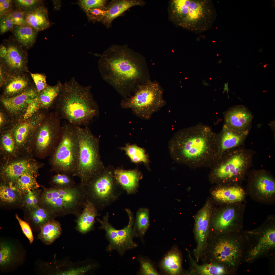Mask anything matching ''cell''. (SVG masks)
I'll list each match as a JSON object with an SVG mask.
<instances>
[{
  "label": "cell",
  "instance_id": "obj_1",
  "mask_svg": "<svg viewBox=\"0 0 275 275\" xmlns=\"http://www.w3.org/2000/svg\"><path fill=\"white\" fill-rule=\"evenodd\" d=\"M216 135L210 127L202 124L180 130L169 141L171 156L190 168H210L218 158Z\"/></svg>",
  "mask_w": 275,
  "mask_h": 275
},
{
  "label": "cell",
  "instance_id": "obj_2",
  "mask_svg": "<svg viewBox=\"0 0 275 275\" xmlns=\"http://www.w3.org/2000/svg\"><path fill=\"white\" fill-rule=\"evenodd\" d=\"M139 56L126 44L112 45L102 54L98 62L103 79L126 99L143 76Z\"/></svg>",
  "mask_w": 275,
  "mask_h": 275
},
{
  "label": "cell",
  "instance_id": "obj_3",
  "mask_svg": "<svg viewBox=\"0 0 275 275\" xmlns=\"http://www.w3.org/2000/svg\"><path fill=\"white\" fill-rule=\"evenodd\" d=\"M91 87L81 85L72 77L63 84L52 109L61 119L74 126H87L99 112L91 91Z\"/></svg>",
  "mask_w": 275,
  "mask_h": 275
},
{
  "label": "cell",
  "instance_id": "obj_4",
  "mask_svg": "<svg viewBox=\"0 0 275 275\" xmlns=\"http://www.w3.org/2000/svg\"><path fill=\"white\" fill-rule=\"evenodd\" d=\"M168 10L169 19L176 26L196 33L210 29L216 16L209 0H170Z\"/></svg>",
  "mask_w": 275,
  "mask_h": 275
},
{
  "label": "cell",
  "instance_id": "obj_5",
  "mask_svg": "<svg viewBox=\"0 0 275 275\" xmlns=\"http://www.w3.org/2000/svg\"><path fill=\"white\" fill-rule=\"evenodd\" d=\"M254 153L243 146L223 154L210 168L211 180L219 186H241L252 166Z\"/></svg>",
  "mask_w": 275,
  "mask_h": 275
},
{
  "label": "cell",
  "instance_id": "obj_6",
  "mask_svg": "<svg viewBox=\"0 0 275 275\" xmlns=\"http://www.w3.org/2000/svg\"><path fill=\"white\" fill-rule=\"evenodd\" d=\"M40 200L42 206L56 217L72 214L77 217L87 201L83 187L80 183L66 188H45Z\"/></svg>",
  "mask_w": 275,
  "mask_h": 275
},
{
  "label": "cell",
  "instance_id": "obj_7",
  "mask_svg": "<svg viewBox=\"0 0 275 275\" xmlns=\"http://www.w3.org/2000/svg\"><path fill=\"white\" fill-rule=\"evenodd\" d=\"M79 144L77 167L74 176L79 179L81 185L102 171L99 153V140L87 126L75 127Z\"/></svg>",
  "mask_w": 275,
  "mask_h": 275
},
{
  "label": "cell",
  "instance_id": "obj_8",
  "mask_svg": "<svg viewBox=\"0 0 275 275\" xmlns=\"http://www.w3.org/2000/svg\"><path fill=\"white\" fill-rule=\"evenodd\" d=\"M61 120L54 111L44 112L33 120L34 129L30 140L45 156L52 154L61 140Z\"/></svg>",
  "mask_w": 275,
  "mask_h": 275
},
{
  "label": "cell",
  "instance_id": "obj_9",
  "mask_svg": "<svg viewBox=\"0 0 275 275\" xmlns=\"http://www.w3.org/2000/svg\"><path fill=\"white\" fill-rule=\"evenodd\" d=\"M81 185L87 201L91 203L99 211L117 200L125 191L114 174L102 171Z\"/></svg>",
  "mask_w": 275,
  "mask_h": 275
},
{
  "label": "cell",
  "instance_id": "obj_10",
  "mask_svg": "<svg viewBox=\"0 0 275 275\" xmlns=\"http://www.w3.org/2000/svg\"><path fill=\"white\" fill-rule=\"evenodd\" d=\"M165 104L163 92L159 86L150 82L139 85L134 94L122 99L120 105L122 108L130 109L137 116L146 120Z\"/></svg>",
  "mask_w": 275,
  "mask_h": 275
},
{
  "label": "cell",
  "instance_id": "obj_11",
  "mask_svg": "<svg viewBox=\"0 0 275 275\" xmlns=\"http://www.w3.org/2000/svg\"><path fill=\"white\" fill-rule=\"evenodd\" d=\"M61 140L52 153V167L58 173H64L73 176L77 169L79 153V144L75 127L65 121L62 124Z\"/></svg>",
  "mask_w": 275,
  "mask_h": 275
},
{
  "label": "cell",
  "instance_id": "obj_12",
  "mask_svg": "<svg viewBox=\"0 0 275 275\" xmlns=\"http://www.w3.org/2000/svg\"><path fill=\"white\" fill-rule=\"evenodd\" d=\"M246 248L244 260L252 263L272 254L275 248V216L268 215L264 222L254 229L244 231Z\"/></svg>",
  "mask_w": 275,
  "mask_h": 275
},
{
  "label": "cell",
  "instance_id": "obj_13",
  "mask_svg": "<svg viewBox=\"0 0 275 275\" xmlns=\"http://www.w3.org/2000/svg\"><path fill=\"white\" fill-rule=\"evenodd\" d=\"M246 244L244 232L232 233L230 236L218 239L212 254L217 263L233 272L244 260Z\"/></svg>",
  "mask_w": 275,
  "mask_h": 275
},
{
  "label": "cell",
  "instance_id": "obj_14",
  "mask_svg": "<svg viewBox=\"0 0 275 275\" xmlns=\"http://www.w3.org/2000/svg\"><path fill=\"white\" fill-rule=\"evenodd\" d=\"M126 211L129 217L128 224L120 230L116 229L110 224L107 213L102 219H97L100 224L99 229L105 231L106 237L109 242L106 251L110 252L116 250L121 256L127 251L138 246L133 240L135 236L133 230L134 218L133 213L129 209H126Z\"/></svg>",
  "mask_w": 275,
  "mask_h": 275
},
{
  "label": "cell",
  "instance_id": "obj_15",
  "mask_svg": "<svg viewBox=\"0 0 275 275\" xmlns=\"http://www.w3.org/2000/svg\"><path fill=\"white\" fill-rule=\"evenodd\" d=\"M245 191L251 199L261 204L275 203V178L269 171L264 169L250 170Z\"/></svg>",
  "mask_w": 275,
  "mask_h": 275
},
{
  "label": "cell",
  "instance_id": "obj_16",
  "mask_svg": "<svg viewBox=\"0 0 275 275\" xmlns=\"http://www.w3.org/2000/svg\"><path fill=\"white\" fill-rule=\"evenodd\" d=\"M218 212L213 222L216 231L220 233L239 232L243 227L245 209L243 202L225 204Z\"/></svg>",
  "mask_w": 275,
  "mask_h": 275
},
{
  "label": "cell",
  "instance_id": "obj_17",
  "mask_svg": "<svg viewBox=\"0 0 275 275\" xmlns=\"http://www.w3.org/2000/svg\"><path fill=\"white\" fill-rule=\"evenodd\" d=\"M6 48V56L0 59V64L8 77L28 72V56L25 48L13 39L3 44Z\"/></svg>",
  "mask_w": 275,
  "mask_h": 275
},
{
  "label": "cell",
  "instance_id": "obj_18",
  "mask_svg": "<svg viewBox=\"0 0 275 275\" xmlns=\"http://www.w3.org/2000/svg\"><path fill=\"white\" fill-rule=\"evenodd\" d=\"M39 93L35 85L22 93L10 98H0L1 106L15 124L22 120L29 104Z\"/></svg>",
  "mask_w": 275,
  "mask_h": 275
},
{
  "label": "cell",
  "instance_id": "obj_19",
  "mask_svg": "<svg viewBox=\"0 0 275 275\" xmlns=\"http://www.w3.org/2000/svg\"><path fill=\"white\" fill-rule=\"evenodd\" d=\"M212 211L211 204L207 202L199 211L195 218V234L197 243L195 255L198 261L206 244Z\"/></svg>",
  "mask_w": 275,
  "mask_h": 275
},
{
  "label": "cell",
  "instance_id": "obj_20",
  "mask_svg": "<svg viewBox=\"0 0 275 275\" xmlns=\"http://www.w3.org/2000/svg\"><path fill=\"white\" fill-rule=\"evenodd\" d=\"M225 124L228 128L242 132H249L253 118L252 113L244 105L235 106L224 114Z\"/></svg>",
  "mask_w": 275,
  "mask_h": 275
},
{
  "label": "cell",
  "instance_id": "obj_21",
  "mask_svg": "<svg viewBox=\"0 0 275 275\" xmlns=\"http://www.w3.org/2000/svg\"><path fill=\"white\" fill-rule=\"evenodd\" d=\"M249 132L237 131L228 128L224 124L221 131L216 133L218 158L226 152L243 146Z\"/></svg>",
  "mask_w": 275,
  "mask_h": 275
},
{
  "label": "cell",
  "instance_id": "obj_22",
  "mask_svg": "<svg viewBox=\"0 0 275 275\" xmlns=\"http://www.w3.org/2000/svg\"><path fill=\"white\" fill-rule=\"evenodd\" d=\"M145 4V2L141 0H112L103 7L106 13L100 22L108 29L111 26L113 20L128 9L135 6H143Z\"/></svg>",
  "mask_w": 275,
  "mask_h": 275
},
{
  "label": "cell",
  "instance_id": "obj_23",
  "mask_svg": "<svg viewBox=\"0 0 275 275\" xmlns=\"http://www.w3.org/2000/svg\"><path fill=\"white\" fill-rule=\"evenodd\" d=\"M27 73L8 77L1 88L2 91L0 98H10L16 96L34 85Z\"/></svg>",
  "mask_w": 275,
  "mask_h": 275
},
{
  "label": "cell",
  "instance_id": "obj_24",
  "mask_svg": "<svg viewBox=\"0 0 275 275\" xmlns=\"http://www.w3.org/2000/svg\"><path fill=\"white\" fill-rule=\"evenodd\" d=\"M212 194L216 200L223 204L244 202L246 195L245 190L240 185H219Z\"/></svg>",
  "mask_w": 275,
  "mask_h": 275
},
{
  "label": "cell",
  "instance_id": "obj_25",
  "mask_svg": "<svg viewBox=\"0 0 275 275\" xmlns=\"http://www.w3.org/2000/svg\"><path fill=\"white\" fill-rule=\"evenodd\" d=\"M117 182L128 194L136 193L139 186V181L142 177V174L136 170H117L114 173Z\"/></svg>",
  "mask_w": 275,
  "mask_h": 275
},
{
  "label": "cell",
  "instance_id": "obj_26",
  "mask_svg": "<svg viewBox=\"0 0 275 275\" xmlns=\"http://www.w3.org/2000/svg\"><path fill=\"white\" fill-rule=\"evenodd\" d=\"M25 24L38 32L45 30L50 25L47 9L43 5L32 10L25 12Z\"/></svg>",
  "mask_w": 275,
  "mask_h": 275
},
{
  "label": "cell",
  "instance_id": "obj_27",
  "mask_svg": "<svg viewBox=\"0 0 275 275\" xmlns=\"http://www.w3.org/2000/svg\"><path fill=\"white\" fill-rule=\"evenodd\" d=\"M13 39L25 49L31 48L35 42L38 32L25 24L15 25L11 31Z\"/></svg>",
  "mask_w": 275,
  "mask_h": 275
},
{
  "label": "cell",
  "instance_id": "obj_28",
  "mask_svg": "<svg viewBox=\"0 0 275 275\" xmlns=\"http://www.w3.org/2000/svg\"><path fill=\"white\" fill-rule=\"evenodd\" d=\"M98 212L94 205L87 201L82 212L77 217L76 226L77 230L82 233L90 231L93 228Z\"/></svg>",
  "mask_w": 275,
  "mask_h": 275
},
{
  "label": "cell",
  "instance_id": "obj_29",
  "mask_svg": "<svg viewBox=\"0 0 275 275\" xmlns=\"http://www.w3.org/2000/svg\"><path fill=\"white\" fill-rule=\"evenodd\" d=\"M34 129V124L30 118L17 123L11 130L16 144L23 145L31 140Z\"/></svg>",
  "mask_w": 275,
  "mask_h": 275
},
{
  "label": "cell",
  "instance_id": "obj_30",
  "mask_svg": "<svg viewBox=\"0 0 275 275\" xmlns=\"http://www.w3.org/2000/svg\"><path fill=\"white\" fill-rule=\"evenodd\" d=\"M38 238L46 245L52 243L61 235L62 228L60 223L54 219L50 220L41 226Z\"/></svg>",
  "mask_w": 275,
  "mask_h": 275
},
{
  "label": "cell",
  "instance_id": "obj_31",
  "mask_svg": "<svg viewBox=\"0 0 275 275\" xmlns=\"http://www.w3.org/2000/svg\"><path fill=\"white\" fill-rule=\"evenodd\" d=\"M62 85L58 81L54 86L48 85L39 93L37 98L41 109L49 111L52 109L54 102L60 93Z\"/></svg>",
  "mask_w": 275,
  "mask_h": 275
},
{
  "label": "cell",
  "instance_id": "obj_32",
  "mask_svg": "<svg viewBox=\"0 0 275 275\" xmlns=\"http://www.w3.org/2000/svg\"><path fill=\"white\" fill-rule=\"evenodd\" d=\"M181 258L179 254L175 250L169 251L162 260L161 268L167 274L178 275L182 270Z\"/></svg>",
  "mask_w": 275,
  "mask_h": 275
},
{
  "label": "cell",
  "instance_id": "obj_33",
  "mask_svg": "<svg viewBox=\"0 0 275 275\" xmlns=\"http://www.w3.org/2000/svg\"><path fill=\"white\" fill-rule=\"evenodd\" d=\"M32 167V165L25 160L15 162L5 168L4 170V175L10 182H15L24 173L33 171Z\"/></svg>",
  "mask_w": 275,
  "mask_h": 275
},
{
  "label": "cell",
  "instance_id": "obj_34",
  "mask_svg": "<svg viewBox=\"0 0 275 275\" xmlns=\"http://www.w3.org/2000/svg\"><path fill=\"white\" fill-rule=\"evenodd\" d=\"M12 184V182H10L9 186L2 185L0 186V200L4 204H18L22 200V194Z\"/></svg>",
  "mask_w": 275,
  "mask_h": 275
},
{
  "label": "cell",
  "instance_id": "obj_35",
  "mask_svg": "<svg viewBox=\"0 0 275 275\" xmlns=\"http://www.w3.org/2000/svg\"><path fill=\"white\" fill-rule=\"evenodd\" d=\"M16 249L11 242L3 241L0 244V266L7 268L17 260Z\"/></svg>",
  "mask_w": 275,
  "mask_h": 275
},
{
  "label": "cell",
  "instance_id": "obj_36",
  "mask_svg": "<svg viewBox=\"0 0 275 275\" xmlns=\"http://www.w3.org/2000/svg\"><path fill=\"white\" fill-rule=\"evenodd\" d=\"M149 224V212L146 208L137 211L133 230L135 236L142 237L145 234Z\"/></svg>",
  "mask_w": 275,
  "mask_h": 275
},
{
  "label": "cell",
  "instance_id": "obj_37",
  "mask_svg": "<svg viewBox=\"0 0 275 275\" xmlns=\"http://www.w3.org/2000/svg\"><path fill=\"white\" fill-rule=\"evenodd\" d=\"M34 171H28L21 175L15 182V186L24 195L34 190L39 186L33 174Z\"/></svg>",
  "mask_w": 275,
  "mask_h": 275
},
{
  "label": "cell",
  "instance_id": "obj_38",
  "mask_svg": "<svg viewBox=\"0 0 275 275\" xmlns=\"http://www.w3.org/2000/svg\"><path fill=\"white\" fill-rule=\"evenodd\" d=\"M30 218L33 224L39 228L48 221L56 216L49 210L42 206L31 210Z\"/></svg>",
  "mask_w": 275,
  "mask_h": 275
},
{
  "label": "cell",
  "instance_id": "obj_39",
  "mask_svg": "<svg viewBox=\"0 0 275 275\" xmlns=\"http://www.w3.org/2000/svg\"><path fill=\"white\" fill-rule=\"evenodd\" d=\"M195 270L198 274L202 275H223L228 273V270L225 267L218 263L206 264L202 265L197 264L191 258Z\"/></svg>",
  "mask_w": 275,
  "mask_h": 275
},
{
  "label": "cell",
  "instance_id": "obj_40",
  "mask_svg": "<svg viewBox=\"0 0 275 275\" xmlns=\"http://www.w3.org/2000/svg\"><path fill=\"white\" fill-rule=\"evenodd\" d=\"M127 155L135 163L143 162L148 165L149 160L145 150L136 145H127L123 148Z\"/></svg>",
  "mask_w": 275,
  "mask_h": 275
},
{
  "label": "cell",
  "instance_id": "obj_41",
  "mask_svg": "<svg viewBox=\"0 0 275 275\" xmlns=\"http://www.w3.org/2000/svg\"><path fill=\"white\" fill-rule=\"evenodd\" d=\"M71 175L64 173H58L52 177L51 183L52 187L64 188L74 186L76 184Z\"/></svg>",
  "mask_w": 275,
  "mask_h": 275
},
{
  "label": "cell",
  "instance_id": "obj_42",
  "mask_svg": "<svg viewBox=\"0 0 275 275\" xmlns=\"http://www.w3.org/2000/svg\"><path fill=\"white\" fill-rule=\"evenodd\" d=\"M13 2L16 8L26 12L43 5V1L40 0H15Z\"/></svg>",
  "mask_w": 275,
  "mask_h": 275
},
{
  "label": "cell",
  "instance_id": "obj_43",
  "mask_svg": "<svg viewBox=\"0 0 275 275\" xmlns=\"http://www.w3.org/2000/svg\"><path fill=\"white\" fill-rule=\"evenodd\" d=\"M2 132L3 133L1 136V141L3 148L8 152L12 153L15 148L16 144L11 130Z\"/></svg>",
  "mask_w": 275,
  "mask_h": 275
},
{
  "label": "cell",
  "instance_id": "obj_44",
  "mask_svg": "<svg viewBox=\"0 0 275 275\" xmlns=\"http://www.w3.org/2000/svg\"><path fill=\"white\" fill-rule=\"evenodd\" d=\"M35 190L24 194L23 199L24 204L30 210L39 206V193Z\"/></svg>",
  "mask_w": 275,
  "mask_h": 275
},
{
  "label": "cell",
  "instance_id": "obj_45",
  "mask_svg": "<svg viewBox=\"0 0 275 275\" xmlns=\"http://www.w3.org/2000/svg\"><path fill=\"white\" fill-rule=\"evenodd\" d=\"M105 0H81L78 4L81 8L86 12L91 9L104 7L107 2Z\"/></svg>",
  "mask_w": 275,
  "mask_h": 275
},
{
  "label": "cell",
  "instance_id": "obj_46",
  "mask_svg": "<svg viewBox=\"0 0 275 275\" xmlns=\"http://www.w3.org/2000/svg\"><path fill=\"white\" fill-rule=\"evenodd\" d=\"M1 106L0 109V129L1 131L11 130L16 124Z\"/></svg>",
  "mask_w": 275,
  "mask_h": 275
},
{
  "label": "cell",
  "instance_id": "obj_47",
  "mask_svg": "<svg viewBox=\"0 0 275 275\" xmlns=\"http://www.w3.org/2000/svg\"><path fill=\"white\" fill-rule=\"evenodd\" d=\"M33 80L35 85L39 93L48 85L46 82V77L41 73H32L28 72Z\"/></svg>",
  "mask_w": 275,
  "mask_h": 275
},
{
  "label": "cell",
  "instance_id": "obj_48",
  "mask_svg": "<svg viewBox=\"0 0 275 275\" xmlns=\"http://www.w3.org/2000/svg\"><path fill=\"white\" fill-rule=\"evenodd\" d=\"M140 274L144 275H158V273L151 263L142 258L139 259Z\"/></svg>",
  "mask_w": 275,
  "mask_h": 275
},
{
  "label": "cell",
  "instance_id": "obj_49",
  "mask_svg": "<svg viewBox=\"0 0 275 275\" xmlns=\"http://www.w3.org/2000/svg\"><path fill=\"white\" fill-rule=\"evenodd\" d=\"M15 25L12 23L10 13L0 17V33L2 35L12 31Z\"/></svg>",
  "mask_w": 275,
  "mask_h": 275
},
{
  "label": "cell",
  "instance_id": "obj_50",
  "mask_svg": "<svg viewBox=\"0 0 275 275\" xmlns=\"http://www.w3.org/2000/svg\"><path fill=\"white\" fill-rule=\"evenodd\" d=\"M103 7L91 9L86 12L88 19L93 22H100L106 13Z\"/></svg>",
  "mask_w": 275,
  "mask_h": 275
},
{
  "label": "cell",
  "instance_id": "obj_51",
  "mask_svg": "<svg viewBox=\"0 0 275 275\" xmlns=\"http://www.w3.org/2000/svg\"><path fill=\"white\" fill-rule=\"evenodd\" d=\"M26 12L16 8L10 13L12 23L15 25H20L25 24V15Z\"/></svg>",
  "mask_w": 275,
  "mask_h": 275
},
{
  "label": "cell",
  "instance_id": "obj_52",
  "mask_svg": "<svg viewBox=\"0 0 275 275\" xmlns=\"http://www.w3.org/2000/svg\"><path fill=\"white\" fill-rule=\"evenodd\" d=\"M37 98L29 104L22 120L30 118L41 109Z\"/></svg>",
  "mask_w": 275,
  "mask_h": 275
},
{
  "label": "cell",
  "instance_id": "obj_53",
  "mask_svg": "<svg viewBox=\"0 0 275 275\" xmlns=\"http://www.w3.org/2000/svg\"><path fill=\"white\" fill-rule=\"evenodd\" d=\"M16 217L18 220L23 233L29 240L30 244L32 243L34 240L32 232L29 224L21 219L17 214Z\"/></svg>",
  "mask_w": 275,
  "mask_h": 275
},
{
  "label": "cell",
  "instance_id": "obj_54",
  "mask_svg": "<svg viewBox=\"0 0 275 275\" xmlns=\"http://www.w3.org/2000/svg\"><path fill=\"white\" fill-rule=\"evenodd\" d=\"M13 1L0 0V17L10 13L13 10Z\"/></svg>",
  "mask_w": 275,
  "mask_h": 275
},
{
  "label": "cell",
  "instance_id": "obj_55",
  "mask_svg": "<svg viewBox=\"0 0 275 275\" xmlns=\"http://www.w3.org/2000/svg\"><path fill=\"white\" fill-rule=\"evenodd\" d=\"M8 76L2 66L0 64V87L2 88L5 83Z\"/></svg>",
  "mask_w": 275,
  "mask_h": 275
},
{
  "label": "cell",
  "instance_id": "obj_56",
  "mask_svg": "<svg viewBox=\"0 0 275 275\" xmlns=\"http://www.w3.org/2000/svg\"><path fill=\"white\" fill-rule=\"evenodd\" d=\"M7 53V49L5 46L1 44L0 46V59L4 58L6 56Z\"/></svg>",
  "mask_w": 275,
  "mask_h": 275
},
{
  "label": "cell",
  "instance_id": "obj_57",
  "mask_svg": "<svg viewBox=\"0 0 275 275\" xmlns=\"http://www.w3.org/2000/svg\"><path fill=\"white\" fill-rule=\"evenodd\" d=\"M228 82H227L226 83H225L224 84V91H225V90H226L227 91L228 93V90H229L228 89Z\"/></svg>",
  "mask_w": 275,
  "mask_h": 275
}]
</instances>
